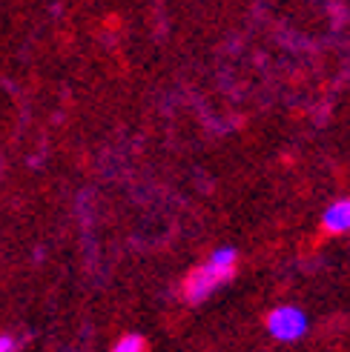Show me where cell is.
I'll list each match as a JSON object with an SVG mask.
<instances>
[{"mask_svg":"<svg viewBox=\"0 0 350 352\" xmlns=\"http://www.w3.org/2000/svg\"><path fill=\"white\" fill-rule=\"evenodd\" d=\"M236 250H216L213 255H209L201 267H196L187 280H184V298L189 304H198L204 301V298L213 295L224 280H230V275L236 272Z\"/></svg>","mask_w":350,"mask_h":352,"instance_id":"6da1fadb","label":"cell"},{"mask_svg":"<svg viewBox=\"0 0 350 352\" xmlns=\"http://www.w3.org/2000/svg\"><path fill=\"white\" fill-rule=\"evenodd\" d=\"M267 329L276 341H299L307 332V315L299 307H278L270 312Z\"/></svg>","mask_w":350,"mask_h":352,"instance_id":"7a4b0ae2","label":"cell"},{"mask_svg":"<svg viewBox=\"0 0 350 352\" xmlns=\"http://www.w3.org/2000/svg\"><path fill=\"white\" fill-rule=\"evenodd\" d=\"M322 226L327 232H350V198L344 201H336L333 206L325 209V218H322Z\"/></svg>","mask_w":350,"mask_h":352,"instance_id":"3957f363","label":"cell"},{"mask_svg":"<svg viewBox=\"0 0 350 352\" xmlns=\"http://www.w3.org/2000/svg\"><path fill=\"white\" fill-rule=\"evenodd\" d=\"M112 352H144V341L138 338V336H124V338L115 344Z\"/></svg>","mask_w":350,"mask_h":352,"instance_id":"277c9868","label":"cell"},{"mask_svg":"<svg viewBox=\"0 0 350 352\" xmlns=\"http://www.w3.org/2000/svg\"><path fill=\"white\" fill-rule=\"evenodd\" d=\"M0 352H14V338L12 336H0Z\"/></svg>","mask_w":350,"mask_h":352,"instance_id":"5b68a950","label":"cell"}]
</instances>
